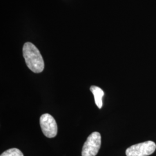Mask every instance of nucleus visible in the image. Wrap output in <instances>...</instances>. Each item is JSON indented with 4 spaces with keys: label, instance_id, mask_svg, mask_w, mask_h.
Segmentation results:
<instances>
[{
    "label": "nucleus",
    "instance_id": "obj_1",
    "mask_svg": "<svg viewBox=\"0 0 156 156\" xmlns=\"http://www.w3.org/2000/svg\"><path fill=\"white\" fill-rule=\"evenodd\" d=\"M23 55L28 68L33 73H41L44 69L43 57L38 48L31 42H26L23 48Z\"/></svg>",
    "mask_w": 156,
    "mask_h": 156
},
{
    "label": "nucleus",
    "instance_id": "obj_6",
    "mask_svg": "<svg viewBox=\"0 0 156 156\" xmlns=\"http://www.w3.org/2000/svg\"><path fill=\"white\" fill-rule=\"evenodd\" d=\"M0 156H24L22 152L17 148H12L3 152Z\"/></svg>",
    "mask_w": 156,
    "mask_h": 156
},
{
    "label": "nucleus",
    "instance_id": "obj_3",
    "mask_svg": "<svg viewBox=\"0 0 156 156\" xmlns=\"http://www.w3.org/2000/svg\"><path fill=\"white\" fill-rule=\"evenodd\" d=\"M101 144V134L98 132L91 133L84 144L82 151V156H96L100 149Z\"/></svg>",
    "mask_w": 156,
    "mask_h": 156
},
{
    "label": "nucleus",
    "instance_id": "obj_4",
    "mask_svg": "<svg viewBox=\"0 0 156 156\" xmlns=\"http://www.w3.org/2000/svg\"><path fill=\"white\" fill-rule=\"evenodd\" d=\"M40 126L43 134L49 138H54L57 134V125L54 117L45 113L40 117Z\"/></svg>",
    "mask_w": 156,
    "mask_h": 156
},
{
    "label": "nucleus",
    "instance_id": "obj_5",
    "mask_svg": "<svg viewBox=\"0 0 156 156\" xmlns=\"http://www.w3.org/2000/svg\"><path fill=\"white\" fill-rule=\"evenodd\" d=\"M90 91L92 92L94 97L95 102L96 105L99 109H101L103 105L102 98L105 94L104 91L100 87L96 86H91L90 88Z\"/></svg>",
    "mask_w": 156,
    "mask_h": 156
},
{
    "label": "nucleus",
    "instance_id": "obj_2",
    "mask_svg": "<svg viewBox=\"0 0 156 156\" xmlns=\"http://www.w3.org/2000/svg\"><path fill=\"white\" fill-rule=\"evenodd\" d=\"M156 144L151 140L133 145L127 149V156H148L156 151Z\"/></svg>",
    "mask_w": 156,
    "mask_h": 156
}]
</instances>
